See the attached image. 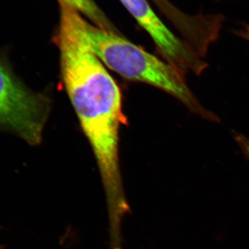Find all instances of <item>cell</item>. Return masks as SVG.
Listing matches in <instances>:
<instances>
[{
  "label": "cell",
  "instance_id": "1",
  "mask_svg": "<svg viewBox=\"0 0 249 249\" xmlns=\"http://www.w3.org/2000/svg\"><path fill=\"white\" fill-rule=\"evenodd\" d=\"M59 5L56 40L62 82L97 163L109 227L119 230L129 211L119 164V130L124 122L120 89L93 52L89 22L71 6Z\"/></svg>",
  "mask_w": 249,
  "mask_h": 249
},
{
  "label": "cell",
  "instance_id": "2",
  "mask_svg": "<svg viewBox=\"0 0 249 249\" xmlns=\"http://www.w3.org/2000/svg\"><path fill=\"white\" fill-rule=\"evenodd\" d=\"M88 36L93 52L104 65L126 79L152 85L177 98L192 112L206 120L218 117L203 107L185 81V75L120 34L89 23Z\"/></svg>",
  "mask_w": 249,
  "mask_h": 249
},
{
  "label": "cell",
  "instance_id": "3",
  "mask_svg": "<svg viewBox=\"0 0 249 249\" xmlns=\"http://www.w3.org/2000/svg\"><path fill=\"white\" fill-rule=\"evenodd\" d=\"M49 114L48 98L29 89L0 56V129L16 133L31 145H38Z\"/></svg>",
  "mask_w": 249,
  "mask_h": 249
},
{
  "label": "cell",
  "instance_id": "4",
  "mask_svg": "<svg viewBox=\"0 0 249 249\" xmlns=\"http://www.w3.org/2000/svg\"><path fill=\"white\" fill-rule=\"evenodd\" d=\"M124 8L154 41L165 61L183 73L199 75L206 62L188 43L178 38L156 14L147 0H120Z\"/></svg>",
  "mask_w": 249,
  "mask_h": 249
},
{
  "label": "cell",
  "instance_id": "5",
  "mask_svg": "<svg viewBox=\"0 0 249 249\" xmlns=\"http://www.w3.org/2000/svg\"><path fill=\"white\" fill-rule=\"evenodd\" d=\"M59 3H62L71 6L73 9L80 13L86 19H89L91 24L106 29V30L118 33L117 29L109 20L103 10L94 0H58ZM119 34V33H118Z\"/></svg>",
  "mask_w": 249,
  "mask_h": 249
},
{
  "label": "cell",
  "instance_id": "6",
  "mask_svg": "<svg viewBox=\"0 0 249 249\" xmlns=\"http://www.w3.org/2000/svg\"><path fill=\"white\" fill-rule=\"evenodd\" d=\"M234 139L238 144L241 150L245 154V157L249 160V138L243 134H235Z\"/></svg>",
  "mask_w": 249,
  "mask_h": 249
},
{
  "label": "cell",
  "instance_id": "7",
  "mask_svg": "<svg viewBox=\"0 0 249 249\" xmlns=\"http://www.w3.org/2000/svg\"><path fill=\"white\" fill-rule=\"evenodd\" d=\"M239 34H240V36H242L244 39L248 40L249 42V25L247 26L243 30L241 31Z\"/></svg>",
  "mask_w": 249,
  "mask_h": 249
},
{
  "label": "cell",
  "instance_id": "8",
  "mask_svg": "<svg viewBox=\"0 0 249 249\" xmlns=\"http://www.w3.org/2000/svg\"><path fill=\"white\" fill-rule=\"evenodd\" d=\"M154 1H159V0H153Z\"/></svg>",
  "mask_w": 249,
  "mask_h": 249
}]
</instances>
